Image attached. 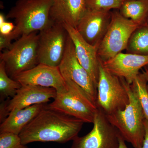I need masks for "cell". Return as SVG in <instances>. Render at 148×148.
<instances>
[{
    "label": "cell",
    "mask_w": 148,
    "mask_h": 148,
    "mask_svg": "<svg viewBox=\"0 0 148 148\" xmlns=\"http://www.w3.org/2000/svg\"><path fill=\"white\" fill-rule=\"evenodd\" d=\"M126 49L127 53L148 55V26L145 23L133 32Z\"/></svg>",
    "instance_id": "19"
},
{
    "label": "cell",
    "mask_w": 148,
    "mask_h": 148,
    "mask_svg": "<svg viewBox=\"0 0 148 148\" xmlns=\"http://www.w3.org/2000/svg\"><path fill=\"white\" fill-rule=\"evenodd\" d=\"M143 73L145 74V76L146 77V79L147 81V90L148 91V72L146 69H145V71H143Z\"/></svg>",
    "instance_id": "28"
},
{
    "label": "cell",
    "mask_w": 148,
    "mask_h": 148,
    "mask_svg": "<svg viewBox=\"0 0 148 148\" xmlns=\"http://www.w3.org/2000/svg\"><path fill=\"white\" fill-rule=\"evenodd\" d=\"M119 10L123 17L140 26L148 15V0H124Z\"/></svg>",
    "instance_id": "18"
},
{
    "label": "cell",
    "mask_w": 148,
    "mask_h": 148,
    "mask_svg": "<svg viewBox=\"0 0 148 148\" xmlns=\"http://www.w3.org/2000/svg\"><path fill=\"white\" fill-rule=\"evenodd\" d=\"M145 69L148 72V67L147 68H145Z\"/></svg>",
    "instance_id": "30"
},
{
    "label": "cell",
    "mask_w": 148,
    "mask_h": 148,
    "mask_svg": "<svg viewBox=\"0 0 148 148\" xmlns=\"http://www.w3.org/2000/svg\"><path fill=\"white\" fill-rule=\"evenodd\" d=\"M92 123V130L84 136H77L71 148H119L120 134L100 109Z\"/></svg>",
    "instance_id": "9"
},
{
    "label": "cell",
    "mask_w": 148,
    "mask_h": 148,
    "mask_svg": "<svg viewBox=\"0 0 148 148\" xmlns=\"http://www.w3.org/2000/svg\"><path fill=\"white\" fill-rule=\"evenodd\" d=\"M96 106L106 115L124 110L129 97L121 79L107 71L100 60Z\"/></svg>",
    "instance_id": "6"
},
{
    "label": "cell",
    "mask_w": 148,
    "mask_h": 148,
    "mask_svg": "<svg viewBox=\"0 0 148 148\" xmlns=\"http://www.w3.org/2000/svg\"><path fill=\"white\" fill-rule=\"evenodd\" d=\"M47 104H36L11 111L0 125V133L8 132L19 135L24 127L36 116Z\"/></svg>",
    "instance_id": "17"
},
{
    "label": "cell",
    "mask_w": 148,
    "mask_h": 148,
    "mask_svg": "<svg viewBox=\"0 0 148 148\" xmlns=\"http://www.w3.org/2000/svg\"><path fill=\"white\" fill-rule=\"evenodd\" d=\"M123 1H124V0H123Z\"/></svg>",
    "instance_id": "31"
},
{
    "label": "cell",
    "mask_w": 148,
    "mask_h": 148,
    "mask_svg": "<svg viewBox=\"0 0 148 148\" xmlns=\"http://www.w3.org/2000/svg\"><path fill=\"white\" fill-rule=\"evenodd\" d=\"M13 79L21 85L52 88L56 92L66 90L67 85L58 67L38 64L33 69L17 75Z\"/></svg>",
    "instance_id": "12"
},
{
    "label": "cell",
    "mask_w": 148,
    "mask_h": 148,
    "mask_svg": "<svg viewBox=\"0 0 148 148\" xmlns=\"http://www.w3.org/2000/svg\"><path fill=\"white\" fill-rule=\"evenodd\" d=\"M112 12L87 10L77 25V31L88 43L98 47L110 22Z\"/></svg>",
    "instance_id": "14"
},
{
    "label": "cell",
    "mask_w": 148,
    "mask_h": 148,
    "mask_svg": "<svg viewBox=\"0 0 148 148\" xmlns=\"http://www.w3.org/2000/svg\"><path fill=\"white\" fill-rule=\"evenodd\" d=\"M87 10L110 11L119 10L123 0H85Z\"/></svg>",
    "instance_id": "22"
},
{
    "label": "cell",
    "mask_w": 148,
    "mask_h": 148,
    "mask_svg": "<svg viewBox=\"0 0 148 148\" xmlns=\"http://www.w3.org/2000/svg\"><path fill=\"white\" fill-rule=\"evenodd\" d=\"M56 90L52 88L38 86L22 85L13 98L1 104V121L15 109L24 108L36 104H47L51 98L56 97Z\"/></svg>",
    "instance_id": "11"
},
{
    "label": "cell",
    "mask_w": 148,
    "mask_h": 148,
    "mask_svg": "<svg viewBox=\"0 0 148 148\" xmlns=\"http://www.w3.org/2000/svg\"><path fill=\"white\" fill-rule=\"evenodd\" d=\"M0 148H28L22 144L19 135L11 132L0 134Z\"/></svg>",
    "instance_id": "23"
},
{
    "label": "cell",
    "mask_w": 148,
    "mask_h": 148,
    "mask_svg": "<svg viewBox=\"0 0 148 148\" xmlns=\"http://www.w3.org/2000/svg\"><path fill=\"white\" fill-rule=\"evenodd\" d=\"M71 39L78 60L90 75L96 87L99 76L100 60L98 56V47L88 43L71 25L63 24Z\"/></svg>",
    "instance_id": "15"
},
{
    "label": "cell",
    "mask_w": 148,
    "mask_h": 148,
    "mask_svg": "<svg viewBox=\"0 0 148 148\" xmlns=\"http://www.w3.org/2000/svg\"><path fill=\"white\" fill-rule=\"evenodd\" d=\"M86 11L85 0H52L50 17L53 22L76 28Z\"/></svg>",
    "instance_id": "16"
},
{
    "label": "cell",
    "mask_w": 148,
    "mask_h": 148,
    "mask_svg": "<svg viewBox=\"0 0 148 148\" xmlns=\"http://www.w3.org/2000/svg\"><path fill=\"white\" fill-rule=\"evenodd\" d=\"M147 81L144 73L140 74L130 84L142 106L146 119L148 121V91Z\"/></svg>",
    "instance_id": "21"
},
{
    "label": "cell",
    "mask_w": 148,
    "mask_h": 148,
    "mask_svg": "<svg viewBox=\"0 0 148 148\" xmlns=\"http://www.w3.org/2000/svg\"><path fill=\"white\" fill-rule=\"evenodd\" d=\"M120 78L128 92L129 103L124 110L106 116L125 141L131 144L134 148H142L145 135V117L131 85L124 79Z\"/></svg>",
    "instance_id": "3"
},
{
    "label": "cell",
    "mask_w": 148,
    "mask_h": 148,
    "mask_svg": "<svg viewBox=\"0 0 148 148\" xmlns=\"http://www.w3.org/2000/svg\"><path fill=\"white\" fill-rule=\"evenodd\" d=\"M22 86L8 75L3 61H0V94L1 98H12Z\"/></svg>",
    "instance_id": "20"
},
{
    "label": "cell",
    "mask_w": 148,
    "mask_h": 148,
    "mask_svg": "<svg viewBox=\"0 0 148 148\" xmlns=\"http://www.w3.org/2000/svg\"><path fill=\"white\" fill-rule=\"evenodd\" d=\"M13 38L10 34L4 35L0 34V50L8 49L12 45V41Z\"/></svg>",
    "instance_id": "24"
},
{
    "label": "cell",
    "mask_w": 148,
    "mask_h": 148,
    "mask_svg": "<svg viewBox=\"0 0 148 148\" xmlns=\"http://www.w3.org/2000/svg\"><path fill=\"white\" fill-rule=\"evenodd\" d=\"M101 62L107 71L124 79L131 84L140 74V70L148 66V55L121 52L108 61Z\"/></svg>",
    "instance_id": "13"
},
{
    "label": "cell",
    "mask_w": 148,
    "mask_h": 148,
    "mask_svg": "<svg viewBox=\"0 0 148 148\" xmlns=\"http://www.w3.org/2000/svg\"><path fill=\"white\" fill-rule=\"evenodd\" d=\"M58 67L64 79L71 80L78 85L96 105L97 87L88 72L78 60L75 47L69 35L65 53Z\"/></svg>",
    "instance_id": "10"
},
{
    "label": "cell",
    "mask_w": 148,
    "mask_h": 148,
    "mask_svg": "<svg viewBox=\"0 0 148 148\" xmlns=\"http://www.w3.org/2000/svg\"><path fill=\"white\" fill-rule=\"evenodd\" d=\"M145 128V135L142 148H148V121L145 119L144 121Z\"/></svg>",
    "instance_id": "26"
},
{
    "label": "cell",
    "mask_w": 148,
    "mask_h": 148,
    "mask_svg": "<svg viewBox=\"0 0 148 148\" xmlns=\"http://www.w3.org/2000/svg\"><path fill=\"white\" fill-rule=\"evenodd\" d=\"M38 40L37 32L22 35L10 48L1 53L0 60L4 64L7 73L11 78L13 79L38 64Z\"/></svg>",
    "instance_id": "5"
},
{
    "label": "cell",
    "mask_w": 148,
    "mask_h": 148,
    "mask_svg": "<svg viewBox=\"0 0 148 148\" xmlns=\"http://www.w3.org/2000/svg\"><path fill=\"white\" fill-rule=\"evenodd\" d=\"M15 26L12 22L6 21L0 24V34L4 35L10 34L15 29Z\"/></svg>",
    "instance_id": "25"
},
{
    "label": "cell",
    "mask_w": 148,
    "mask_h": 148,
    "mask_svg": "<svg viewBox=\"0 0 148 148\" xmlns=\"http://www.w3.org/2000/svg\"><path fill=\"white\" fill-rule=\"evenodd\" d=\"M125 142L124 139L121 135L119 138V145L118 148H128L126 146Z\"/></svg>",
    "instance_id": "27"
},
{
    "label": "cell",
    "mask_w": 148,
    "mask_h": 148,
    "mask_svg": "<svg viewBox=\"0 0 148 148\" xmlns=\"http://www.w3.org/2000/svg\"><path fill=\"white\" fill-rule=\"evenodd\" d=\"M52 0H17L6 18L14 20V39L23 35L42 31L53 24L50 17Z\"/></svg>",
    "instance_id": "2"
},
{
    "label": "cell",
    "mask_w": 148,
    "mask_h": 148,
    "mask_svg": "<svg viewBox=\"0 0 148 148\" xmlns=\"http://www.w3.org/2000/svg\"><path fill=\"white\" fill-rule=\"evenodd\" d=\"M139 26L119 11L112 12L110 25L98 47L99 60L108 61L126 49L131 35Z\"/></svg>",
    "instance_id": "7"
},
{
    "label": "cell",
    "mask_w": 148,
    "mask_h": 148,
    "mask_svg": "<svg viewBox=\"0 0 148 148\" xmlns=\"http://www.w3.org/2000/svg\"><path fill=\"white\" fill-rule=\"evenodd\" d=\"M145 23L148 26V14L147 16V18H146Z\"/></svg>",
    "instance_id": "29"
},
{
    "label": "cell",
    "mask_w": 148,
    "mask_h": 148,
    "mask_svg": "<svg viewBox=\"0 0 148 148\" xmlns=\"http://www.w3.org/2000/svg\"><path fill=\"white\" fill-rule=\"evenodd\" d=\"M84 123L49 108L47 104L19 134L22 144L34 142L65 143L73 140Z\"/></svg>",
    "instance_id": "1"
},
{
    "label": "cell",
    "mask_w": 148,
    "mask_h": 148,
    "mask_svg": "<svg viewBox=\"0 0 148 148\" xmlns=\"http://www.w3.org/2000/svg\"><path fill=\"white\" fill-rule=\"evenodd\" d=\"M66 90L57 92L54 101L47 105L51 109L81 120L84 123H93L98 109L83 89L71 80L64 79Z\"/></svg>",
    "instance_id": "4"
},
{
    "label": "cell",
    "mask_w": 148,
    "mask_h": 148,
    "mask_svg": "<svg viewBox=\"0 0 148 148\" xmlns=\"http://www.w3.org/2000/svg\"><path fill=\"white\" fill-rule=\"evenodd\" d=\"M69 34L61 23L53 22L39 32L38 43V64L58 67L66 49Z\"/></svg>",
    "instance_id": "8"
}]
</instances>
